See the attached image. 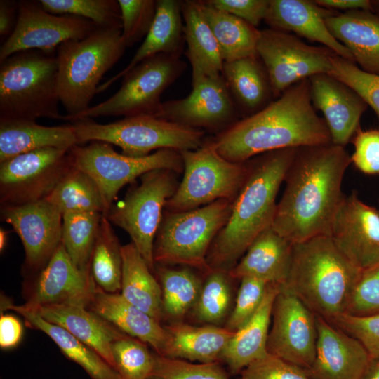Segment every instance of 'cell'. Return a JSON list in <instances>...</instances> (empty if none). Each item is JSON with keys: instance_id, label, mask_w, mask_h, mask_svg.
Masks as SVG:
<instances>
[{"instance_id": "cell-46", "label": "cell", "mask_w": 379, "mask_h": 379, "mask_svg": "<svg viewBox=\"0 0 379 379\" xmlns=\"http://www.w3.org/2000/svg\"><path fill=\"white\" fill-rule=\"evenodd\" d=\"M149 379H229L218 362L193 364L154 354Z\"/></svg>"}, {"instance_id": "cell-11", "label": "cell", "mask_w": 379, "mask_h": 379, "mask_svg": "<svg viewBox=\"0 0 379 379\" xmlns=\"http://www.w3.org/2000/svg\"><path fill=\"white\" fill-rule=\"evenodd\" d=\"M175 173L157 169L145 173L140 177V183L130 187L124 199L113 204L104 215L128 234L153 272L154 242L166 204L178 186Z\"/></svg>"}, {"instance_id": "cell-58", "label": "cell", "mask_w": 379, "mask_h": 379, "mask_svg": "<svg viewBox=\"0 0 379 379\" xmlns=\"http://www.w3.org/2000/svg\"><path fill=\"white\" fill-rule=\"evenodd\" d=\"M372 13L379 18V0L371 1Z\"/></svg>"}, {"instance_id": "cell-37", "label": "cell", "mask_w": 379, "mask_h": 379, "mask_svg": "<svg viewBox=\"0 0 379 379\" xmlns=\"http://www.w3.org/2000/svg\"><path fill=\"white\" fill-rule=\"evenodd\" d=\"M45 200L62 215L75 212H97L105 215L106 213L104 200L96 182L74 166Z\"/></svg>"}, {"instance_id": "cell-28", "label": "cell", "mask_w": 379, "mask_h": 379, "mask_svg": "<svg viewBox=\"0 0 379 379\" xmlns=\"http://www.w3.org/2000/svg\"><path fill=\"white\" fill-rule=\"evenodd\" d=\"M182 4V1L179 0H157L154 22L142 44L125 68L99 85L97 93L105 91L138 64L151 56L159 53L181 56L185 42Z\"/></svg>"}, {"instance_id": "cell-14", "label": "cell", "mask_w": 379, "mask_h": 379, "mask_svg": "<svg viewBox=\"0 0 379 379\" xmlns=\"http://www.w3.org/2000/svg\"><path fill=\"white\" fill-rule=\"evenodd\" d=\"M257 53L267 72L274 100L296 83L331 70L335 53L325 46L303 42L289 32L260 30Z\"/></svg>"}, {"instance_id": "cell-23", "label": "cell", "mask_w": 379, "mask_h": 379, "mask_svg": "<svg viewBox=\"0 0 379 379\" xmlns=\"http://www.w3.org/2000/svg\"><path fill=\"white\" fill-rule=\"evenodd\" d=\"M337 13L319 6L314 1L270 0L264 21L271 29L292 32L319 42L336 55L354 62L350 51L331 34L326 25V19Z\"/></svg>"}, {"instance_id": "cell-21", "label": "cell", "mask_w": 379, "mask_h": 379, "mask_svg": "<svg viewBox=\"0 0 379 379\" xmlns=\"http://www.w3.org/2000/svg\"><path fill=\"white\" fill-rule=\"evenodd\" d=\"M316 315V355L307 371L313 379H361L372 358L357 338Z\"/></svg>"}, {"instance_id": "cell-9", "label": "cell", "mask_w": 379, "mask_h": 379, "mask_svg": "<svg viewBox=\"0 0 379 379\" xmlns=\"http://www.w3.org/2000/svg\"><path fill=\"white\" fill-rule=\"evenodd\" d=\"M186 67L180 57L166 53L151 56L123 77L120 88L112 96L65 120L73 122L100 117H154L161 104V94Z\"/></svg>"}, {"instance_id": "cell-45", "label": "cell", "mask_w": 379, "mask_h": 379, "mask_svg": "<svg viewBox=\"0 0 379 379\" xmlns=\"http://www.w3.org/2000/svg\"><path fill=\"white\" fill-rule=\"evenodd\" d=\"M122 20L121 38L126 48L145 38L154 22L157 1L118 0Z\"/></svg>"}, {"instance_id": "cell-38", "label": "cell", "mask_w": 379, "mask_h": 379, "mask_svg": "<svg viewBox=\"0 0 379 379\" xmlns=\"http://www.w3.org/2000/svg\"><path fill=\"white\" fill-rule=\"evenodd\" d=\"M154 272L161 288L163 317L179 321L195 305L201 281L189 268L175 270L155 265Z\"/></svg>"}, {"instance_id": "cell-17", "label": "cell", "mask_w": 379, "mask_h": 379, "mask_svg": "<svg viewBox=\"0 0 379 379\" xmlns=\"http://www.w3.org/2000/svg\"><path fill=\"white\" fill-rule=\"evenodd\" d=\"M1 218L20 239L25 251L24 277L32 276L48 262L62 243V214L44 199L16 206H1Z\"/></svg>"}, {"instance_id": "cell-56", "label": "cell", "mask_w": 379, "mask_h": 379, "mask_svg": "<svg viewBox=\"0 0 379 379\" xmlns=\"http://www.w3.org/2000/svg\"><path fill=\"white\" fill-rule=\"evenodd\" d=\"M361 379H379V358L371 360Z\"/></svg>"}, {"instance_id": "cell-16", "label": "cell", "mask_w": 379, "mask_h": 379, "mask_svg": "<svg viewBox=\"0 0 379 379\" xmlns=\"http://www.w3.org/2000/svg\"><path fill=\"white\" fill-rule=\"evenodd\" d=\"M267 351L308 371L315 359L316 315L282 285L274 302Z\"/></svg>"}, {"instance_id": "cell-53", "label": "cell", "mask_w": 379, "mask_h": 379, "mask_svg": "<svg viewBox=\"0 0 379 379\" xmlns=\"http://www.w3.org/2000/svg\"><path fill=\"white\" fill-rule=\"evenodd\" d=\"M22 326L13 314H2L0 317V347L3 350L15 347L22 337Z\"/></svg>"}, {"instance_id": "cell-40", "label": "cell", "mask_w": 379, "mask_h": 379, "mask_svg": "<svg viewBox=\"0 0 379 379\" xmlns=\"http://www.w3.org/2000/svg\"><path fill=\"white\" fill-rule=\"evenodd\" d=\"M102 214L97 212L67 213L62 215V244L80 270L91 272L92 254Z\"/></svg>"}, {"instance_id": "cell-34", "label": "cell", "mask_w": 379, "mask_h": 379, "mask_svg": "<svg viewBox=\"0 0 379 379\" xmlns=\"http://www.w3.org/2000/svg\"><path fill=\"white\" fill-rule=\"evenodd\" d=\"M168 341L164 357L200 363L219 362L234 331L216 326H195L181 321L164 325Z\"/></svg>"}, {"instance_id": "cell-39", "label": "cell", "mask_w": 379, "mask_h": 379, "mask_svg": "<svg viewBox=\"0 0 379 379\" xmlns=\"http://www.w3.org/2000/svg\"><path fill=\"white\" fill-rule=\"evenodd\" d=\"M121 246L112 223L102 215L92 254L91 273L97 286L107 293H120Z\"/></svg>"}, {"instance_id": "cell-27", "label": "cell", "mask_w": 379, "mask_h": 379, "mask_svg": "<svg viewBox=\"0 0 379 379\" xmlns=\"http://www.w3.org/2000/svg\"><path fill=\"white\" fill-rule=\"evenodd\" d=\"M89 310L126 334L149 345L163 356L168 335L161 322L126 301L120 293H107L97 286Z\"/></svg>"}, {"instance_id": "cell-26", "label": "cell", "mask_w": 379, "mask_h": 379, "mask_svg": "<svg viewBox=\"0 0 379 379\" xmlns=\"http://www.w3.org/2000/svg\"><path fill=\"white\" fill-rule=\"evenodd\" d=\"M331 34L352 55L362 70L379 75V18L368 11L339 13L326 19Z\"/></svg>"}, {"instance_id": "cell-19", "label": "cell", "mask_w": 379, "mask_h": 379, "mask_svg": "<svg viewBox=\"0 0 379 379\" xmlns=\"http://www.w3.org/2000/svg\"><path fill=\"white\" fill-rule=\"evenodd\" d=\"M192 85L188 96L161 102L154 117L197 129L218 131V133L239 120L240 114L221 74Z\"/></svg>"}, {"instance_id": "cell-15", "label": "cell", "mask_w": 379, "mask_h": 379, "mask_svg": "<svg viewBox=\"0 0 379 379\" xmlns=\"http://www.w3.org/2000/svg\"><path fill=\"white\" fill-rule=\"evenodd\" d=\"M98 28L81 17L47 12L38 1H20L15 29L0 48V62L22 51L56 53L62 43L83 39Z\"/></svg>"}, {"instance_id": "cell-51", "label": "cell", "mask_w": 379, "mask_h": 379, "mask_svg": "<svg viewBox=\"0 0 379 379\" xmlns=\"http://www.w3.org/2000/svg\"><path fill=\"white\" fill-rule=\"evenodd\" d=\"M352 141L354 151L350 156L351 163L364 174L379 175V128H359Z\"/></svg>"}, {"instance_id": "cell-35", "label": "cell", "mask_w": 379, "mask_h": 379, "mask_svg": "<svg viewBox=\"0 0 379 379\" xmlns=\"http://www.w3.org/2000/svg\"><path fill=\"white\" fill-rule=\"evenodd\" d=\"M120 294L129 303L158 321L164 319L161 288L146 261L131 242L121 246Z\"/></svg>"}, {"instance_id": "cell-30", "label": "cell", "mask_w": 379, "mask_h": 379, "mask_svg": "<svg viewBox=\"0 0 379 379\" xmlns=\"http://www.w3.org/2000/svg\"><path fill=\"white\" fill-rule=\"evenodd\" d=\"M221 76L243 118L259 112L274 100L267 72L258 54L223 62Z\"/></svg>"}, {"instance_id": "cell-55", "label": "cell", "mask_w": 379, "mask_h": 379, "mask_svg": "<svg viewBox=\"0 0 379 379\" xmlns=\"http://www.w3.org/2000/svg\"><path fill=\"white\" fill-rule=\"evenodd\" d=\"M314 2L321 7L333 11L343 10L346 12L364 10L372 11L369 0H315Z\"/></svg>"}, {"instance_id": "cell-47", "label": "cell", "mask_w": 379, "mask_h": 379, "mask_svg": "<svg viewBox=\"0 0 379 379\" xmlns=\"http://www.w3.org/2000/svg\"><path fill=\"white\" fill-rule=\"evenodd\" d=\"M240 280L235 305L225 327L234 332L244 326L258 310L270 284L254 277H244Z\"/></svg>"}, {"instance_id": "cell-25", "label": "cell", "mask_w": 379, "mask_h": 379, "mask_svg": "<svg viewBox=\"0 0 379 379\" xmlns=\"http://www.w3.org/2000/svg\"><path fill=\"white\" fill-rule=\"evenodd\" d=\"M292 248L293 243L271 226L253 241L228 275L232 279L254 277L284 285L289 274Z\"/></svg>"}, {"instance_id": "cell-54", "label": "cell", "mask_w": 379, "mask_h": 379, "mask_svg": "<svg viewBox=\"0 0 379 379\" xmlns=\"http://www.w3.org/2000/svg\"><path fill=\"white\" fill-rule=\"evenodd\" d=\"M18 2L0 1V36L8 37L13 32L18 19ZM7 37V38H8Z\"/></svg>"}, {"instance_id": "cell-20", "label": "cell", "mask_w": 379, "mask_h": 379, "mask_svg": "<svg viewBox=\"0 0 379 379\" xmlns=\"http://www.w3.org/2000/svg\"><path fill=\"white\" fill-rule=\"evenodd\" d=\"M329 236L338 248L361 270L379 260V209L352 191L338 209Z\"/></svg>"}, {"instance_id": "cell-10", "label": "cell", "mask_w": 379, "mask_h": 379, "mask_svg": "<svg viewBox=\"0 0 379 379\" xmlns=\"http://www.w3.org/2000/svg\"><path fill=\"white\" fill-rule=\"evenodd\" d=\"M184 175L165 208L171 212L199 208L219 199L234 200L246 178L247 161L222 157L210 141L194 150L180 152Z\"/></svg>"}, {"instance_id": "cell-7", "label": "cell", "mask_w": 379, "mask_h": 379, "mask_svg": "<svg viewBox=\"0 0 379 379\" xmlns=\"http://www.w3.org/2000/svg\"><path fill=\"white\" fill-rule=\"evenodd\" d=\"M233 201L219 199L185 211L164 210L154 242V265H182L209 274L207 255L228 220Z\"/></svg>"}, {"instance_id": "cell-33", "label": "cell", "mask_w": 379, "mask_h": 379, "mask_svg": "<svg viewBox=\"0 0 379 379\" xmlns=\"http://www.w3.org/2000/svg\"><path fill=\"white\" fill-rule=\"evenodd\" d=\"M185 55L192 67V84L221 74L223 65L217 41L205 19L198 1H182Z\"/></svg>"}, {"instance_id": "cell-52", "label": "cell", "mask_w": 379, "mask_h": 379, "mask_svg": "<svg viewBox=\"0 0 379 379\" xmlns=\"http://www.w3.org/2000/svg\"><path fill=\"white\" fill-rule=\"evenodd\" d=\"M206 2L256 28L264 20L270 4V0H206Z\"/></svg>"}, {"instance_id": "cell-50", "label": "cell", "mask_w": 379, "mask_h": 379, "mask_svg": "<svg viewBox=\"0 0 379 379\" xmlns=\"http://www.w3.org/2000/svg\"><path fill=\"white\" fill-rule=\"evenodd\" d=\"M241 379H313L307 372L268 352L241 373Z\"/></svg>"}, {"instance_id": "cell-32", "label": "cell", "mask_w": 379, "mask_h": 379, "mask_svg": "<svg viewBox=\"0 0 379 379\" xmlns=\"http://www.w3.org/2000/svg\"><path fill=\"white\" fill-rule=\"evenodd\" d=\"M1 310L13 311L25 319L27 326L46 334L62 354L79 365L91 379H120L117 371L94 350L65 328L50 323L23 305H16L6 296L1 298Z\"/></svg>"}, {"instance_id": "cell-18", "label": "cell", "mask_w": 379, "mask_h": 379, "mask_svg": "<svg viewBox=\"0 0 379 379\" xmlns=\"http://www.w3.org/2000/svg\"><path fill=\"white\" fill-rule=\"evenodd\" d=\"M96 288L91 272L77 268L61 243L41 271L24 278L23 305L30 309L47 305L88 309Z\"/></svg>"}, {"instance_id": "cell-44", "label": "cell", "mask_w": 379, "mask_h": 379, "mask_svg": "<svg viewBox=\"0 0 379 379\" xmlns=\"http://www.w3.org/2000/svg\"><path fill=\"white\" fill-rule=\"evenodd\" d=\"M331 64L329 74L356 91L379 119V75L366 72L356 63L336 54L333 56Z\"/></svg>"}, {"instance_id": "cell-24", "label": "cell", "mask_w": 379, "mask_h": 379, "mask_svg": "<svg viewBox=\"0 0 379 379\" xmlns=\"http://www.w3.org/2000/svg\"><path fill=\"white\" fill-rule=\"evenodd\" d=\"M28 309L46 321L65 328L114 368L112 345L126 333L113 324L91 310L78 306L47 305Z\"/></svg>"}, {"instance_id": "cell-12", "label": "cell", "mask_w": 379, "mask_h": 379, "mask_svg": "<svg viewBox=\"0 0 379 379\" xmlns=\"http://www.w3.org/2000/svg\"><path fill=\"white\" fill-rule=\"evenodd\" d=\"M69 149L74 166L89 175L101 192L106 213L114 204L117 194L126 185L145 173L157 169L183 171L180 152L161 149L147 156L133 157L116 152L112 145L91 141Z\"/></svg>"}, {"instance_id": "cell-57", "label": "cell", "mask_w": 379, "mask_h": 379, "mask_svg": "<svg viewBox=\"0 0 379 379\" xmlns=\"http://www.w3.org/2000/svg\"><path fill=\"white\" fill-rule=\"evenodd\" d=\"M9 232L3 228L0 229V251H4L8 239Z\"/></svg>"}, {"instance_id": "cell-8", "label": "cell", "mask_w": 379, "mask_h": 379, "mask_svg": "<svg viewBox=\"0 0 379 379\" xmlns=\"http://www.w3.org/2000/svg\"><path fill=\"white\" fill-rule=\"evenodd\" d=\"M72 124L79 145L106 142L119 147L122 154L133 157H145L161 149L194 150L205 142L203 130L154 116L125 117L105 124L82 119Z\"/></svg>"}, {"instance_id": "cell-31", "label": "cell", "mask_w": 379, "mask_h": 379, "mask_svg": "<svg viewBox=\"0 0 379 379\" xmlns=\"http://www.w3.org/2000/svg\"><path fill=\"white\" fill-rule=\"evenodd\" d=\"M281 285L270 283L253 317L236 331L221 354L231 373L237 374L267 353V341L274 300Z\"/></svg>"}, {"instance_id": "cell-3", "label": "cell", "mask_w": 379, "mask_h": 379, "mask_svg": "<svg viewBox=\"0 0 379 379\" xmlns=\"http://www.w3.org/2000/svg\"><path fill=\"white\" fill-rule=\"evenodd\" d=\"M296 149L274 150L246 161V178L207 255L211 271L228 272L258 235L272 226L277 196Z\"/></svg>"}, {"instance_id": "cell-48", "label": "cell", "mask_w": 379, "mask_h": 379, "mask_svg": "<svg viewBox=\"0 0 379 379\" xmlns=\"http://www.w3.org/2000/svg\"><path fill=\"white\" fill-rule=\"evenodd\" d=\"M379 313V260L361 271L345 314L368 316Z\"/></svg>"}, {"instance_id": "cell-41", "label": "cell", "mask_w": 379, "mask_h": 379, "mask_svg": "<svg viewBox=\"0 0 379 379\" xmlns=\"http://www.w3.org/2000/svg\"><path fill=\"white\" fill-rule=\"evenodd\" d=\"M41 6L55 15L89 20L103 29H122L121 13L116 0H39Z\"/></svg>"}, {"instance_id": "cell-22", "label": "cell", "mask_w": 379, "mask_h": 379, "mask_svg": "<svg viewBox=\"0 0 379 379\" xmlns=\"http://www.w3.org/2000/svg\"><path fill=\"white\" fill-rule=\"evenodd\" d=\"M312 102L320 110L332 143L345 147L359 128L368 105L348 85L327 73L309 78Z\"/></svg>"}, {"instance_id": "cell-42", "label": "cell", "mask_w": 379, "mask_h": 379, "mask_svg": "<svg viewBox=\"0 0 379 379\" xmlns=\"http://www.w3.org/2000/svg\"><path fill=\"white\" fill-rule=\"evenodd\" d=\"M229 279L228 272L223 271L212 270L208 274L193 307L199 321L216 324L225 319L232 299Z\"/></svg>"}, {"instance_id": "cell-49", "label": "cell", "mask_w": 379, "mask_h": 379, "mask_svg": "<svg viewBox=\"0 0 379 379\" xmlns=\"http://www.w3.org/2000/svg\"><path fill=\"white\" fill-rule=\"evenodd\" d=\"M329 322L361 342L372 359L379 358V313L368 316L343 314Z\"/></svg>"}, {"instance_id": "cell-1", "label": "cell", "mask_w": 379, "mask_h": 379, "mask_svg": "<svg viewBox=\"0 0 379 379\" xmlns=\"http://www.w3.org/2000/svg\"><path fill=\"white\" fill-rule=\"evenodd\" d=\"M350 163L345 147L333 143L297 148L272 227L292 243L329 236Z\"/></svg>"}, {"instance_id": "cell-13", "label": "cell", "mask_w": 379, "mask_h": 379, "mask_svg": "<svg viewBox=\"0 0 379 379\" xmlns=\"http://www.w3.org/2000/svg\"><path fill=\"white\" fill-rule=\"evenodd\" d=\"M74 166L69 149L47 147L0 163V205L16 206L45 199Z\"/></svg>"}, {"instance_id": "cell-4", "label": "cell", "mask_w": 379, "mask_h": 379, "mask_svg": "<svg viewBox=\"0 0 379 379\" xmlns=\"http://www.w3.org/2000/svg\"><path fill=\"white\" fill-rule=\"evenodd\" d=\"M361 271L330 236L320 235L293 243L289 274L282 286L331 321L345 313Z\"/></svg>"}, {"instance_id": "cell-2", "label": "cell", "mask_w": 379, "mask_h": 379, "mask_svg": "<svg viewBox=\"0 0 379 379\" xmlns=\"http://www.w3.org/2000/svg\"><path fill=\"white\" fill-rule=\"evenodd\" d=\"M209 141L222 157L237 163L274 150L332 143L324 119L312 105L309 79Z\"/></svg>"}, {"instance_id": "cell-36", "label": "cell", "mask_w": 379, "mask_h": 379, "mask_svg": "<svg viewBox=\"0 0 379 379\" xmlns=\"http://www.w3.org/2000/svg\"><path fill=\"white\" fill-rule=\"evenodd\" d=\"M200 9L218 44L223 62H230L257 53L260 30L247 22L198 1Z\"/></svg>"}, {"instance_id": "cell-29", "label": "cell", "mask_w": 379, "mask_h": 379, "mask_svg": "<svg viewBox=\"0 0 379 379\" xmlns=\"http://www.w3.org/2000/svg\"><path fill=\"white\" fill-rule=\"evenodd\" d=\"M79 145L73 125L46 126L35 120L0 119V163L47 147L69 149Z\"/></svg>"}, {"instance_id": "cell-6", "label": "cell", "mask_w": 379, "mask_h": 379, "mask_svg": "<svg viewBox=\"0 0 379 379\" xmlns=\"http://www.w3.org/2000/svg\"><path fill=\"white\" fill-rule=\"evenodd\" d=\"M126 48L121 29L100 27L83 39L67 41L58 47V94L67 113L63 120L91 107L100 81Z\"/></svg>"}, {"instance_id": "cell-43", "label": "cell", "mask_w": 379, "mask_h": 379, "mask_svg": "<svg viewBox=\"0 0 379 379\" xmlns=\"http://www.w3.org/2000/svg\"><path fill=\"white\" fill-rule=\"evenodd\" d=\"M114 368L120 379H149L154 364V354L146 343L124 334L112 345Z\"/></svg>"}, {"instance_id": "cell-5", "label": "cell", "mask_w": 379, "mask_h": 379, "mask_svg": "<svg viewBox=\"0 0 379 379\" xmlns=\"http://www.w3.org/2000/svg\"><path fill=\"white\" fill-rule=\"evenodd\" d=\"M0 62V119H62L56 53L22 51Z\"/></svg>"}]
</instances>
